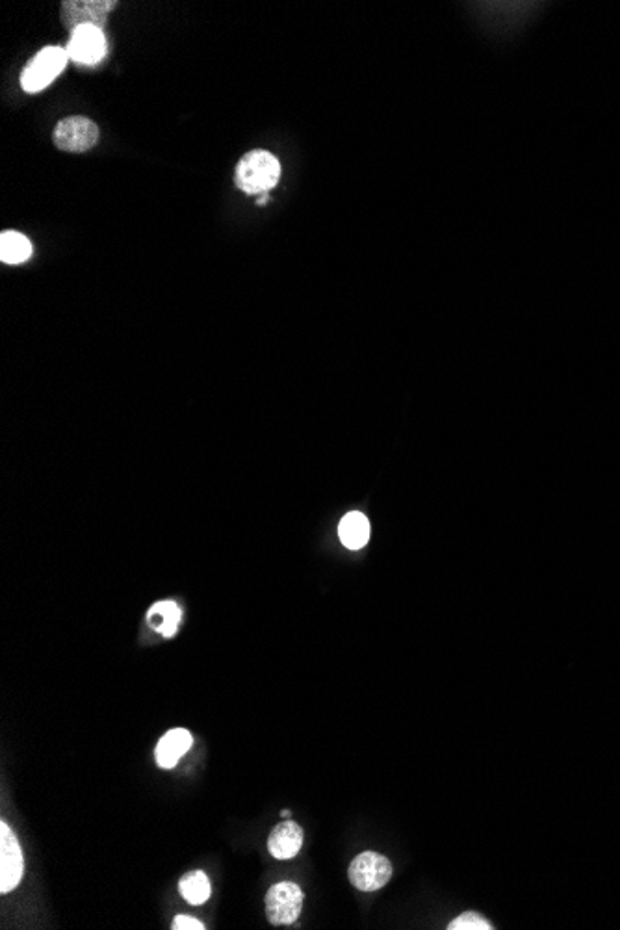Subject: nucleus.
Wrapping results in <instances>:
<instances>
[{
    "label": "nucleus",
    "instance_id": "nucleus-1",
    "mask_svg": "<svg viewBox=\"0 0 620 930\" xmlns=\"http://www.w3.org/2000/svg\"><path fill=\"white\" fill-rule=\"evenodd\" d=\"M281 179V164L268 151H249L234 171V184L247 195L268 194Z\"/></svg>",
    "mask_w": 620,
    "mask_h": 930
},
{
    "label": "nucleus",
    "instance_id": "nucleus-2",
    "mask_svg": "<svg viewBox=\"0 0 620 930\" xmlns=\"http://www.w3.org/2000/svg\"><path fill=\"white\" fill-rule=\"evenodd\" d=\"M69 54L62 47H45L21 73V86L26 93L45 90L67 65Z\"/></svg>",
    "mask_w": 620,
    "mask_h": 930
},
{
    "label": "nucleus",
    "instance_id": "nucleus-3",
    "mask_svg": "<svg viewBox=\"0 0 620 930\" xmlns=\"http://www.w3.org/2000/svg\"><path fill=\"white\" fill-rule=\"evenodd\" d=\"M349 882L361 892H377L387 886L392 877V864L387 856L366 851L349 864Z\"/></svg>",
    "mask_w": 620,
    "mask_h": 930
},
{
    "label": "nucleus",
    "instance_id": "nucleus-4",
    "mask_svg": "<svg viewBox=\"0 0 620 930\" xmlns=\"http://www.w3.org/2000/svg\"><path fill=\"white\" fill-rule=\"evenodd\" d=\"M52 142L65 153H86L99 142V127L88 117H65L56 125Z\"/></svg>",
    "mask_w": 620,
    "mask_h": 930
},
{
    "label": "nucleus",
    "instance_id": "nucleus-5",
    "mask_svg": "<svg viewBox=\"0 0 620 930\" xmlns=\"http://www.w3.org/2000/svg\"><path fill=\"white\" fill-rule=\"evenodd\" d=\"M303 890L296 882H279L266 893V916L275 927L294 925L303 908Z\"/></svg>",
    "mask_w": 620,
    "mask_h": 930
},
{
    "label": "nucleus",
    "instance_id": "nucleus-6",
    "mask_svg": "<svg viewBox=\"0 0 620 930\" xmlns=\"http://www.w3.org/2000/svg\"><path fill=\"white\" fill-rule=\"evenodd\" d=\"M116 0H65L62 2V23L69 32L78 26H97L103 30L110 12L116 10Z\"/></svg>",
    "mask_w": 620,
    "mask_h": 930
},
{
    "label": "nucleus",
    "instance_id": "nucleus-7",
    "mask_svg": "<svg viewBox=\"0 0 620 930\" xmlns=\"http://www.w3.org/2000/svg\"><path fill=\"white\" fill-rule=\"evenodd\" d=\"M25 873V860L12 828L0 823V892L8 893L19 886Z\"/></svg>",
    "mask_w": 620,
    "mask_h": 930
},
{
    "label": "nucleus",
    "instance_id": "nucleus-8",
    "mask_svg": "<svg viewBox=\"0 0 620 930\" xmlns=\"http://www.w3.org/2000/svg\"><path fill=\"white\" fill-rule=\"evenodd\" d=\"M67 54L77 64L93 65L101 62L106 54V38L97 26H78L71 32Z\"/></svg>",
    "mask_w": 620,
    "mask_h": 930
},
{
    "label": "nucleus",
    "instance_id": "nucleus-9",
    "mask_svg": "<svg viewBox=\"0 0 620 930\" xmlns=\"http://www.w3.org/2000/svg\"><path fill=\"white\" fill-rule=\"evenodd\" d=\"M303 828L292 819H286L273 828L268 840V849L273 858L277 860H290L301 851L303 847Z\"/></svg>",
    "mask_w": 620,
    "mask_h": 930
},
{
    "label": "nucleus",
    "instance_id": "nucleus-10",
    "mask_svg": "<svg viewBox=\"0 0 620 930\" xmlns=\"http://www.w3.org/2000/svg\"><path fill=\"white\" fill-rule=\"evenodd\" d=\"M192 745H194V737L188 730L184 728L169 730L168 734L162 737L156 745V763L162 769H173L182 756L192 749Z\"/></svg>",
    "mask_w": 620,
    "mask_h": 930
},
{
    "label": "nucleus",
    "instance_id": "nucleus-11",
    "mask_svg": "<svg viewBox=\"0 0 620 930\" xmlns=\"http://www.w3.org/2000/svg\"><path fill=\"white\" fill-rule=\"evenodd\" d=\"M370 522L359 511H351L340 520L338 537L349 550H361L370 541Z\"/></svg>",
    "mask_w": 620,
    "mask_h": 930
},
{
    "label": "nucleus",
    "instance_id": "nucleus-12",
    "mask_svg": "<svg viewBox=\"0 0 620 930\" xmlns=\"http://www.w3.org/2000/svg\"><path fill=\"white\" fill-rule=\"evenodd\" d=\"M182 619V611L175 602L171 600H164V602H156L153 608L149 609L147 613V622L149 626L164 635V637H173L177 633V628H179V622Z\"/></svg>",
    "mask_w": 620,
    "mask_h": 930
},
{
    "label": "nucleus",
    "instance_id": "nucleus-13",
    "mask_svg": "<svg viewBox=\"0 0 620 930\" xmlns=\"http://www.w3.org/2000/svg\"><path fill=\"white\" fill-rule=\"evenodd\" d=\"M32 255V244L25 234L4 231L0 234V260L4 264H23Z\"/></svg>",
    "mask_w": 620,
    "mask_h": 930
},
{
    "label": "nucleus",
    "instance_id": "nucleus-14",
    "mask_svg": "<svg viewBox=\"0 0 620 930\" xmlns=\"http://www.w3.org/2000/svg\"><path fill=\"white\" fill-rule=\"evenodd\" d=\"M179 890L190 905H205L210 897V880H208L207 873L205 871L186 873L179 882Z\"/></svg>",
    "mask_w": 620,
    "mask_h": 930
},
{
    "label": "nucleus",
    "instance_id": "nucleus-15",
    "mask_svg": "<svg viewBox=\"0 0 620 930\" xmlns=\"http://www.w3.org/2000/svg\"><path fill=\"white\" fill-rule=\"evenodd\" d=\"M491 921L481 918L478 912H465L459 918L453 919L448 930H492Z\"/></svg>",
    "mask_w": 620,
    "mask_h": 930
},
{
    "label": "nucleus",
    "instance_id": "nucleus-16",
    "mask_svg": "<svg viewBox=\"0 0 620 930\" xmlns=\"http://www.w3.org/2000/svg\"><path fill=\"white\" fill-rule=\"evenodd\" d=\"M173 930H205V925L199 919L190 916H177L173 919Z\"/></svg>",
    "mask_w": 620,
    "mask_h": 930
},
{
    "label": "nucleus",
    "instance_id": "nucleus-17",
    "mask_svg": "<svg viewBox=\"0 0 620 930\" xmlns=\"http://www.w3.org/2000/svg\"><path fill=\"white\" fill-rule=\"evenodd\" d=\"M266 201H268V194L260 195V199L257 201V205H264Z\"/></svg>",
    "mask_w": 620,
    "mask_h": 930
},
{
    "label": "nucleus",
    "instance_id": "nucleus-18",
    "mask_svg": "<svg viewBox=\"0 0 620 930\" xmlns=\"http://www.w3.org/2000/svg\"><path fill=\"white\" fill-rule=\"evenodd\" d=\"M281 815H283L285 819H288V817H290V812H288V810H283V812H281Z\"/></svg>",
    "mask_w": 620,
    "mask_h": 930
}]
</instances>
